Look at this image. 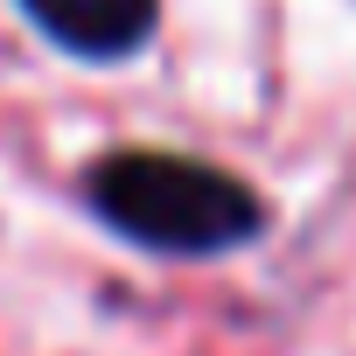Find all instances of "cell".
Instances as JSON below:
<instances>
[{
  "label": "cell",
  "instance_id": "6da1fadb",
  "mask_svg": "<svg viewBox=\"0 0 356 356\" xmlns=\"http://www.w3.org/2000/svg\"><path fill=\"white\" fill-rule=\"evenodd\" d=\"M91 210L147 252H231L266 224V203L238 175L189 154H112L91 168Z\"/></svg>",
  "mask_w": 356,
  "mask_h": 356
},
{
  "label": "cell",
  "instance_id": "7a4b0ae2",
  "mask_svg": "<svg viewBox=\"0 0 356 356\" xmlns=\"http://www.w3.org/2000/svg\"><path fill=\"white\" fill-rule=\"evenodd\" d=\"M29 22L63 42L70 56H91V63H112V56H133L147 35H154V15L161 0H22Z\"/></svg>",
  "mask_w": 356,
  "mask_h": 356
}]
</instances>
